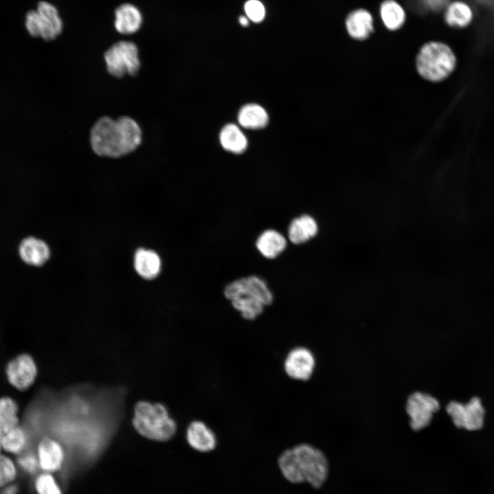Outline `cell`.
<instances>
[{"mask_svg":"<svg viewBox=\"0 0 494 494\" xmlns=\"http://www.w3.org/2000/svg\"><path fill=\"white\" fill-rule=\"evenodd\" d=\"M142 132L139 124L126 116L99 119L91 130V145L99 156L117 158L128 154L140 145Z\"/></svg>","mask_w":494,"mask_h":494,"instance_id":"cell-1","label":"cell"},{"mask_svg":"<svg viewBox=\"0 0 494 494\" xmlns=\"http://www.w3.org/2000/svg\"><path fill=\"white\" fill-rule=\"evenodd\" d=\"M278 464L284 478L294 484L308 483L321 488L328 480L330 467L322 451L308 443H301L285 449Z\"/></svg>","mask_w":494,"mask_h":494,"instance_id":"cell-2","label":"cell"},{"mask_svg":"<svg viewBox=\"0 0 494 494\" xmlns=\"http://www.w3.org/2000/svg\"><path fill=\"white\" fill-rule=\"evenodd\" d=\"M224 296L246 320H254L273 303V294L266 283L255 275L242 277L228 283Z\"/></svg>","mask_w":494,"mask_h":494,"instance_id":"cell-3","label":"cell"},{"mask_svg":"<svg viewBox=\"0 0 494 494\" xmlns=\"http://www.w3.org/2000/svg\"><path fill=\"white\" fill-rule=\"evenodd\" d=\"M132 425L142 436L159 442L169 440L177 431L176 422L165 405L146 401L135 404Z\"/></svg>","mask_w":494,"mask_h":494,"instance_id":"cell-4","label":"cell"},{"mask_svg":"<svg viewBox=\"0 0 494 494\" xmlns=\"http://www.w3.org/2000/svg\"><path fill=\"white\" fill-rule=\"evenodd\" d=\"M458 58L454 49L441 40L425 43L419 49L416 67L419 75L432 82L443 81L455 71Z\"/></svg>","mask_w":494,"mask_h":494,"instance_id":"cell-5","label":"cell"},{"mask_svg":"<svg viewBox=\"0 0 494 494\" xmlns=\"http://www.w3.org/2000/svg\"><path fill=\"white\" fill-rule=\"evenodd\" d=\"M25 25L30 36L40 37L46 41L54 40L63 28L58 10L47 1H40L36 10L27 12Z\"/></svg>","mask_w":494,"mask_h":494,"instance_id":"cell-6","label":"cell"},{"mask_svg":"<svg viewBox=\"0 0 494 494\" xmlns=\"http://www.w3.org/2000/svg\"><path fill=\"white\" fill-rule=\"evenodd\" d=\"M104 60L108 73L117 78L137 74L141 65L138 48L131 41L113 44L105 52Z\"/></svg>","mask_w":494,"mask_h":494,"instance_id":"cell-7","label":"cell"},{"mask_svg":"<svg viewBox=\"0 0 494 494\" xmlns=\"http://www.w3.org/2000/svg\"><path fill=\"white\" fill-rule=\"evenodd\" d=\"M446 412L458 428L473 432L483 427L485 410L478 397H472L465 403L450 401L446 406Z\"/></svg>","mask_w":494,"mask_h":494,"instance_id":"cell-8","label":"cell"},{"mask_svg":"<svg viewBox=\"0 0 494 494\" xmlns=\"http://www.w3.org/2000/svg\"><path fill=\"white\" fill-rule=\"evenodd\" d=\"M440 403L434 396L423 392H414L407 399L406 412L410 425L414 431H420L430 425Z\"/></svg>","mask_w":494,"mask_h":494,"instance_id":"cell-9","label":"cell"},{"mask_svg":"<svg viewBox=\"0 0 494 494\" xmlns=\"http://www.w3.org/2000/svg\"><path fill=\"white\" fill-rule=\"evenodd\" d=\"M477 17V9L471 0H450L443 11V20L445 25L459 32L471 28Z\"/></svg>","mask_w":494,"mask_h":494,"instance_id":"cell-10","label":"cell"},{"mask_svg":"<svg viewBox=\"0 0 494 494\" xmlns=\"http://www.w3.org/2000/svg\"><path fill=\"white\" fill-rule=\"evenodd\" d=\"M316 366L315 357L307 347L291 349L283 361L285 373L292 379L305 381L311 378Z\"/></svg>","mask_w":494,"mask_h":494,"instance_id":"cell-11","label":"cell"},{"mask_svg":"<svg viewBox=\"0 0 494 494\" xmlns=\"http://www.w3.org/2000/svg\"><path fill=\"white\" fill-rule=\"evenodd\" d=\"M6 375L11 385L18 390H24L34 382L37 366L32 356L21 354L8 364Z\"/></svg>","mask_w":494,"mask_h":494,"instance_id":"cell-12","label":"cell"},{"mask_svg":"<svg viewBox=\"0 0 494 494\" xmlns=\"http://www.w3.org/2000/svg\"><path fill=\"white\" fill-rule=\"evenodd\" d=\"M36 453L42 471L53 473L62 468L65 454L58 440L49 437L43 438L38 444Z\"/></svg>","mask_w":494,"mask_h":494,"instance_id":"cell-13","label":"cell"},{"mask_svg":"<svg viewBox=\"0 0 494 494\" xmlns=\"http://www.w3.org/2000/svg\"><path fill=\"white\" fill-rule=\"evenodd\" d=\"M188 445L194 450L207 453L215 449L217 437L215 432L204 422L192 421L186 430Z\"/></svg>","mask_w":494,"mask_h":494,"instance_id":"cell-14","label":"cell"},{"mask_svg":"<svg viewBox=\"0 0 494 494\" xmlns=\"http://www.w3.org/2000/svg\"><path fill=\"white\" fill-rule=\"evenodd\" d=\"M373 17L366 9L359 8L351 11L345 20L347 33L357 40H363L369 37L374 30Z\"/></svg>","mask_w":494,"mask_h":494,"instance_id":"cell-15","label":"cell"},{"mask_svg":"<svg viewBox=\"0 0 494 494\" xmlns=\"http://www.w3.org/2000/svg\"><path fill=\"white\" fill-rule=\"evenodd\" d=\"M19 254L25 263L40 266L49 259L50 250L43 240L34 237H27L21 241L19 246Z\"/></svg>","mask_w":494,"mask_h":494,"instance_id":"cell-16","label":"cell"},{"mask_svg":"<svg viewBox=\"0 0 494 494\" xmlns=\"http://www.w3.org/2000/svg\"><path fill=\"white\" fill-rule=\"evenodd\" d=\"M142 23L143 17L140 10L132 4H121L115 11L114 25L120 34H134L140 29Z\"/></svg>","mask_w":494,"mask_h":494,"instance_id":"cell-17","label":"cell"},{"mask_svg":"<svg viewBox=\"0 0 494 494\" xmlns=\"http://www.w3.org/2000/svg\"><path fill=\"white\" fill-rule=\"evenodd\" d=\"M318 227L316 220L309 215L293 219L287 229L289 240L298 245L307 242L316 235Z\"/></svg>","mask_w":494,"mask_h":494,"instance_id":"cell-18","label":"cell"},{"mask_svg":"<svg viewBox=\"0 0 494 494\" xmlns=\"http://www.w3.org/2000/svg\"><path fill=\"white\" fill-rule=\"evenodd\" d=\"M255 246L260 254L267 259H274L283 252L286 246L285 237L274 229H268L258 237Z\"/></svg>","mask_w":494,"mask_h":494,"instance_id":"cell-19","label":"cell"},{"mask_svg":"<svg viewBox=\"0 0 494 494\" xmlns=\"http://www.w3.org/2000/svg\"><path fill=\"white\" fill-rule=\"evenodd\" d=\"M134 266L137 272L143 279H154L160 272L161 261L158 255L144 248L137 250L134 257Z\"/></svg>","mask_w":494,"mask_h":494,"instance_id":"cell-20","label":"cell"},{"mask_svg":"<svg viewBox=\"0 0 494 494\" xmlns=\"http://www.w3.org/2000/svg\"><path fill=\"white\" fill-rule=\"evenodd\" d=\"M379 15L384 26L395 31L404 24L406 14L403 8L395 0H385L379 6Z\"/></svg>","mask_w":494,"mask_h":494,"instance_id":"cell-21","label":"cell"},{"mask_svg":"<svg viewBox=\"0 0 494 494\" xmlns=\"http://www.w3.org/2000/svg\"><path fill=\"white\" fill-rule=\"evenodd\" d=\"M238 122L245 128L259 129L268 123V115L266 110L259 104L244 105L238 113Z\"/></svg>","mask_w":494,"mask_h":494,"instance_id":"cell-22","label":"cell"},{"mask_svg":"<svg viewBox=\"0 0 494 494\" xmlns=\"http://www.w3.org/2000/svg\"><path fill=\"white\" fill-rule=\"evenodd\" d=\"M220 140L226 150L235 154L244 152L248 145L246 136L238 126L233 124H227L222 129Z\"/></svg>","mask_w":494,"mask_h":494,"instance_id":"cell-23","label":"cell"},{"mask_svg":"<svg viewBox=\"0 0 494 494\" xmlns=\"http://www.w3.org/2000/svg\"><path fill=\"white\" fill-rule=\"evenodd\" d=\"M28 444V434L19 425L3 434L1 448L10 454L18 456L27 449Z\"/></svg>","mask_w":494,"mask_h":494,"instance_id":"cell-24","label":"cell"},{"mask_svg":"<svg viewBox=\"0 0 494 494\" xmlns=\"http://www.w3.org/2000/svg\"><path fill=\"white\" fill-rule=\"evenodd\" d=\"M18 405L10 397L0 398V430L3 433L19 425Z\"/></svg>","mask_w":494,"mask_h":494,"instance_id":"cell-25","label":"cell"},{"mask_svg":"<svg viewBox=\"0 0 494 494\" xmlns=\"http://www.w3.org/2000/svg\"><path fill=\"white\" fill-rule=\"evenodd\" d=\"M34 488L36 494H62V489L52 473H37Z\"/></svg>","mask_w":494,"mask_h":494,"instance_id":"cell-26","label":"cell"},{"mask_svg":"<svg viewBox=\"0 0 494 494\" xmlns=\"http://www.w3.org/2000/svg\"><path fill=\"white\" fill-rule=\"evenodd\" d=\"M18 474V467L9 456L0 454V489L12 484Z\"/></svg>","mask_w":494,"mask_h":494,"instance_id":"cell-27","label":"cell"},{"mask_svg":"<svg viewBox=\"0 0 494 494\" xmlns=\"http://www.w3.org/2000/svg\"><path fill=\"white\" fill-rule=\"evenodd\" d=\"M16 463L18 469L30 475L37 474L40 470L36 453L29 449L17 456Z\"/></svg>","mask_w":494,"mask_h":494,"instance_id":"cell-28","label":"cell"},{"mask_svg":"<svg viewBox=\"0 0 494 494\" xmlns=\"http://www.w3.org/2000/svg\"><path fill=\"white\" fill-rule=\"evenodd\" d=\"M244 8L248 18L254 22H260L265 16L264 6L257 0H249L246 3Z\"/></svg>","mask_w":494,"mask_h":494,"instance_id":"cell-29","label":"cell"},{"mask_svg":"<svg viewBox=\"0 0 494 494\" xmlns=\"http://www.w3.org/2000/svg\"><path fill=\"white\" fill-rule=\"evenodd\" d=\"M0 494H19V488L12 483L1 488Z\"/></svg>","mask_w":494,"mask_h":494,"instance_id":"cell-30","label":"cell"},{"mask_svg":"<svg viewBox=\"0 0 494 494\" xmlns=\"http://www.w3.org/2000/svg\"><path fill=\"white\" fill-rule=\"evenodd\" d=\"M239 22L243 26H247L248 25V21L245 16H240Z\"/></svg>","mask_w":494,"mask_h":494,"instance_id":"cell-31","label":"cell"},{"mask_svg":"<svg viewBox=\"0 0 494 494\" xmlns=\"http://www.w3.org/2000/svg\"><path fill=\"white\" fill-rule=\"evenodd\" d=\"M3 432L0 430V451L2 449L1 448V439H2Z\"/></svg>","mask_w":494,"mask_h":494,"instance_id":"cell-32","label":"cell"}]
</instances>
